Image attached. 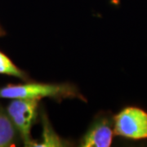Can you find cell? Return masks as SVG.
<instances>
[{"instance_id": "obj_1", "label": "cell", "mask_w": 147, "mask_h": 147, "mask_svg": "<svg viewBox=\"0 0 147 147\" xmlns=\"http://www.w3.org/2000/svg\"><path fill=\"white\" fill-rule=\"evenodd\" d=\"M53 98L61 100L68 98H77L86 101V99L76 87L69 84H42L28 83L8 84L0 88V98L4 99H35Z\"/></svg>"}, {"instance_id": "obj_2", "label": "cell", "mask_w": 147, "mask_h": 147, "mask_svg": "<svg viewBox=\"0 0 147 147\" xmlns=\"http://www.w3.org/2000/svg\"><path fill=\"white\" fill-rule=\"evenodd\" d=\"M38 100L13 99L7 108V113L26 146H34L31 129L38 115Z\"/></svg>"}, {"instance_id": "obj_3", "label": "cell", "mask_w": 147, "mask_h": 147, "mask_svg": "<svg viewBox=\"0 0 147 147\" xmlns=\"http://www.w3.org/2000/svg\"><path fill=\"white\" fill-rule=\"evenodd\" d=\"M114 134L132 139H147V113L137 107H127L115 117Z\"/></svg>"}, {"instance_id": "obj_4", "label": "cell", "mask_w": 147, "mask_h": 147, "mask_svg": "<svg viewBox=\"0 0 147 147\" xmlns=\"http://www.w3.org/2000/svg\"><path fill=\"white\" fill-rule=\"evenodd\" d=\"M114 136V127L107 118H100L91 126L81 140L80 146L109 147Z\"/></svg>"}, {"instance_id": "obj_5", "label": "cell", "mask_w": 147, "mask_h": 147, "mask_svg": "<svg viewBox=\"0 0 147 147\" xmlns=\"http://www.w3.org/2000/svg\"><path fill=\"white\" fill-rule=\"evenodd\" d=\"M18 135L7 111L0 105V147L15 146Z\"/></svg>"}, {"instance_id": "obj_6", "label": "cell", "mask_w": 147, "mask_h": 147, "mask_svg": "<svg viewBox=\"0 0 147 147\" xmlns=\"http://www.w3.org/2000/svg\"><path fill=\"white\" fill-rule=\"evenodd\" d=\"M42 142H35L34 146L38 147H58L65 146L66 143L64 142L57 134L53 131L46 116H42Z\"/></svg>"}, {"instance_id": "obj_7", "label": "cell", "mask_w": 147, "mask_h": 147, "mask_svg": "<svg viewBox=\"0 0 147 147\" xmlns=\"http://www.w3.org/2000/svg\"><path fill=\"white\" fill-rule=\"evenodd\" d=\"M0 74L9 76L16 77L22 80H27V74L21 69H19L11 61L10 58L7 57L0 51Z\"/></svg>"}, {"instance_id": "obj_8", "label": "cell", "mask_w": 147, "mask_h": 147, "mask_svg": "<svg viewBox=\"0 0 147 147\" xmlns=\"http://www.w3.org/2000/svg\"><path fill=\"white\" fill-rule=\"evenodd\" d=\"M4 34V31L2 30V28L0 27V36H2V35H3Z\"/></svg>"}]
</instances>
